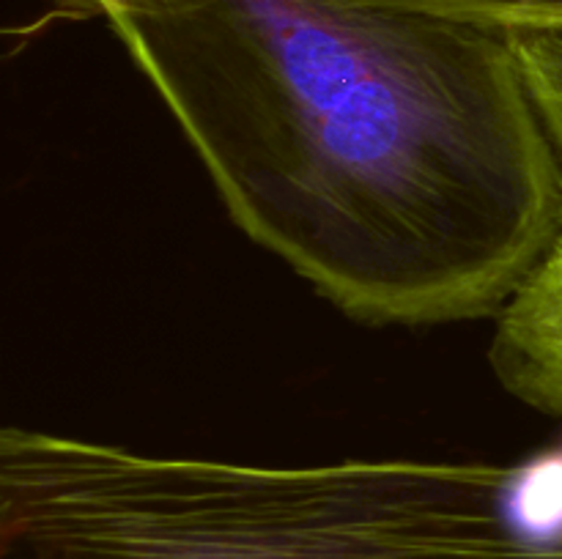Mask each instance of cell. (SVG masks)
I'll return each instance as SVG.
<instances>
[{
  "label": "cell",
  "mask_w": 562,
  "mask_h": 559,
  "mask_svg": "<svg viewBox=\"0 0 562 559\" xmlns=\"http://www.w3.org/2000/svg\"><path fill=\"white\" fill-rule=\"evenodd\" d=\"M102 22L231 223L362 327L494 321L562 236L510 36L346 0H38Z\"/></svg>",
  "instance_id": "1"
},
{
  "label": "cell",
  "mask_w": 562,
  "mask_h": 559,
  "mask_svg": "<svg viewBox=\"0 0 562 559\" xmlns=\"http://www.w3.org/2000/svg\"><path fill=\"white\" fill-rule=\"evenodd\" d=\"M488 365L510 398L562 417V236L494 318Z\"/></svg>",
  "instance_id": "3"
},
{
  "label": "cell",
  "mask_w": 562,
  "mask_h": 559,
  "mask_svg": "<svg viewBox=\"0 0 562 559\" xmlns=\"http://www.w3.org/2000/svg\"><path fill=\"white\" fill-rule=\"evenodd\" d=\"M516 466L261 464L80 433L0 431V559H562L527 529Z\"/></svg>",
  "instance_id": "2"
},
{
  "label": "cell",
  "mask_w": 562,
  "mask_h": 559,
  "mask_svg": "<svg viewBox=\"0 0 562 559\" xmlns=\"http://www.w3.org/2000/svg\"><path fill=\"white\" fill-rule=\"evenodd\" d=\"M346 3L431 16V20L481 27L505 36L562 27V0H346Z\"/></svg>",
  "instance_id": "4"
},
{
  "label": "cell",
  "mask_w": 562,
  "mask_h": 559,
  "mask_svg": "<svg viewBox=\"0 0 562 559\" xmlns=\"http://www.w3.org/2000/svg\"><path fill=\"white\" fill-rule=\"evenodd\" d=\"M530 96L562 157V27L510 36Z\"/></svg>",
  "instance_id": "5"
}]
</instances>
